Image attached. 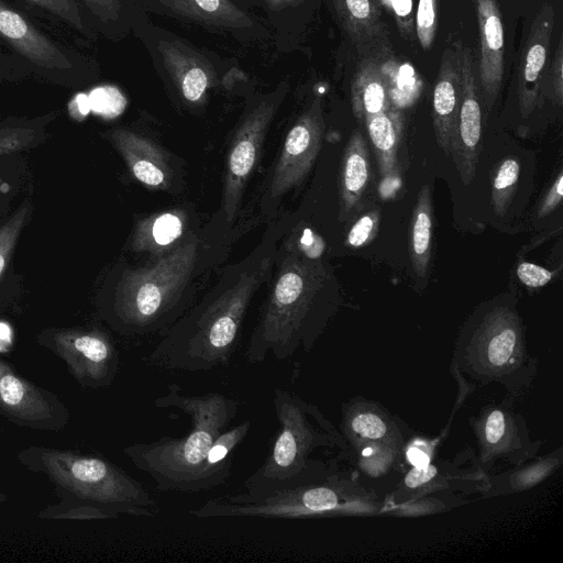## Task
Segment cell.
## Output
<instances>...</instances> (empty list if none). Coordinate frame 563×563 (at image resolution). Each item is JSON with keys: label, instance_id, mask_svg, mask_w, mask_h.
<instances>
[{"label": "cell", "instance_id": "1", "mask_svg": "<svg viewBox=\"0 0 563 563\" xmlns=\"http://www.w3.org/2000/svg\"><path fill=\"white\" fill-rule=\"evenodd\" d=\"M16 460L25 470L45 476L58 499L41 509L37 518L103 520L121 515L154 517L158 512L145 487L103 456L30 445L18 452Z\"/></svg>", "mask_w": 563, "mask_h": 563}, {"label": "cell", "instance_id": "2", "mask_svg": "<svg viewBox=\"0 0 563 563\" xmlns=\"http://www.w3.org/2000/svg\"><path fill=\"white\" fill-rule=\"evenodd\" d=\"M166 394L154 399L156 408H176L190 419L181 437H162L123 448L136 468L146 473L158 492L200 493L207 489L205 462L214 440L235 418L239 402L221 393L186 395L172 383Z\"/></svg>", "mask_w": 563, "mask_h": 563}, {"label": "cell", "instance_id": "3", "mask_svg": "<svg viewBox=\"0 0 563 563\" xmlns=\"http://www.w3.org/2000/svg\"><path fill=\"white\" fill-rule=\"evenodd\" d=\"M273 405L279 429L262 463L243 484L247 498L324 479V464L310 454L338 443V435L317 406L289 390L275 388Z\"/></svg>", "mask_w": 563, "mask_h": 563}, {"label": "cell", "instance_id": "4", "mask_svg": "<svg viewBox=\"0 0 563 563\" xmlns=\"http://www.w3.org/2000/svg\"><path fill=\"white\" fill-rule=\"evenodd\" d=\"M267 269L265 261L258 269L241 275L234 286L175 327L146 356V363L186 372H206L227 365L247 306Z\"/></svg>", "mask_w": 563, "mask_h": 563}, {"label": "cell", "instance_id": "5", "mask_svg": "<svg viewBox=\"0 0 563 563\" xmlns=\"http://www.w3.org/2000/svg\"><path fill=\"white\" fill-rule=\"evenodd\" d=\"M325 278L319 258H309L290 249L282 263L268 303L252 334L245 353L251 364L262 363L268 354L277 361L290 357L298 347L308 350L314 333L309 316L313 299Z\"/></svg>", "mask_w": 563, "mask_h": 563}, {"label": "cell", "instance_id": "6", "mask_svg": "<svg viewBox=\"0 0 563 563\" xmlns=\"http://www.w3.org/2000/svg\"><path fill=\"white\" fill-rule=\"evenodd\" d=\"M197 247L191 235L152 266L123 273L112 305L120 331L146 333L165 323L191 275Z\"/></svg>", "mask_w": 563, "mask_h": 563}, {"label": "cell", "instance_id": "7", "mask_svg": "<svg viewBox=\"0 0 563 563\" xmlns=\"http://www.w3.org/2000/svg\"><path fill=\"white\" fill-rule=\"evenodd\" d=\"M37 345L59 357L84 388L109 387L119 368V355L110 335L99 328H46Z\"/></svg>", "mask_w": 563, "mask_h": 563}, {"label": "cell", "instance_id": "8", "mask_svg": "<svg viewBox=\"0 0 563 563\" xmlns=\"http://www.w3.org/2000/svg\"><path fill=\"white\" fill-rule=\"evenodd\" d=\"M0 416L37 431L59 432L70 420L65 402L53 391L21 375L0 357Z\"/></svg>", "mask_w": 563, "mask_h": 563}, {"label": "cell", "instance_id": "9", "mask_svg": "<svg viewBox=\"0 0 563 563\" xmlns=\"http://www.w3.org/2000/svg\"><path fill=\"white\" fill-rule=\"evenodd\" d=\"M460 76V106L451 156L464 185L473 180L481 153L483 113L471 48L457 41L453 44Z\"/></svg>", "mask_w": 563, "mask_h": 563}, {"label": "cell", "instance_id": "10", "mask_svg": "<svg viewBox=\"0 0 563 563\" xmlns=\"http://www.w3.org/2000/svg\"><path fill=\"white\" fill-rule=\"evenodd\" d=\"M274 112L273 102H262L247 114L234 134L227 161L222 198L228 222L235 219L245 185L260 157Z\"/></svg>", "mask_w": 563, "mask_h": 563}, {"label": "cell", "instance_id": "11", "mask_svg": "<svg viewBox=\"0 0 563 563\" xmlns=\"http://www.w3.org/2000/svg\"><path fill=\"white\" fill-rule=\"evenodd\" d=\"M324 132L319 100L289 130L272 177L269 196L279 198L302 183L320 152Z\"/></svg>", "mask_w": 563, "mask_h": 563}, {"label": "cell", "instance_id": "12", "mask_svg": "<svg viewBox=\"0 0 563 563\" xmlns=\"http://www.w3.org/2000/svg\"><path fill=\"white\" fill-rule=\"evenodd\" d=\"M555 11L551 3H543L534 16L518 74L520 113L528 117L541 104V81L548 65Z\"/></svg>", "mask_w": 563, "mask_h": 563}, {"label": "cell", "instance_id": "13", "mask_svg": "<svg viewBox=\"0 0 563 563\" xmlns=\"http://www.w3.org/2000/svg\"><path fill=\"white\" fill-rule=\"evenodd\" d=\"M481 54L478 75L484 104L489 111L504 78L505 36L503 15L497 0H476Z\"/></svg>", "mask_w": 563, "mask_h": 563}, {"label": "cell", "instance_id": "14", "mask_svg": "<svg viewBox=\"0 0 563 563\" xmlns=\"http://www.w3.org/2000/svg\"><path fill=\"white\" fill-rule=\"evenodd\" d=\"M0 37L41 68L70 69L71 60L21 13L0 0Z\"/></svg>", "mask_w": 563, "mask_h": 563}, {"label": "cell", "instance_id": "15", "mask_svg": "<svg viewBox=\"0 0 563 563\" xmlns=\"http://www.w3.org/2000/svg\"><path fill=\"white\" fill-rule=\"evenodd\" d=\"M338 19L363 56L388 52V34L379 0H332Z\"/></svg>", "mask_w": 563, "mask_h": 563}, {"label": "cell", "instance_id": "16", "mask_svg": "<svg viewBox=\"0 0 563 563\" xmlns=\"http://www.w3.org/2000/svg\"><path fill=\"white\" fill-rule=\"evenodd\" d=\"M473 341L487 368L500 369L510 365L519 355L521 344L518 317L507 307L495 308L485 317Z\"/></svg>", "mask_w": 563, "mask_h": 563}, {"label": "cell", "instance_id": "17", "mask_svg": "<svg viewBox=\"0 0 563 563\" xmlns=\"http://www.w3.org/2000/svg\"><path fill=\"white\" fill-rule=\"evenodd\" d=\"M109 137L140 183L152 189L168 187L172 170L161 147L150 139L124 129L112 131Z\"/></svg>", "mask_w": 563, "mask_h": 563}, {"label": "cell", "instance_id": "18", "mask_svg": "<svg viewBox=\"0 0 563 563\" xmlns=\"http://www.w3.org/2000/svg\"><path fill=\"white\" fill-rule=\"evenodd\" d=\"M460 106V76L453 47L443 51L433 98L432 120L438 145L451 155Z\"/></svg>", "mask_w": 563, "mask_h": 563}, {"label": "cell", "instance_id": "19", "mask_svg": "<svg viewBox=\"0 0 563 563\" xmlns=\"http://www.w3.org/2000/svg\"><path fill=\"white\" fill-rule=\"evenodd\" d=\"M383 54L363 56L353 76L351 104L354 117L361 123L391 108L389 87L382 65Z\"/></svg>", "mask_w": 563, "mask_h": 563}, {"label": "cell", "instance_id": "20", "mask_svg": "<svg viewBox=\"0 0 563 563\" xmlns=\"http://www.w3.org/2000/svg\"><path fill=\"white\" fill-rule=\"evenodd\" d=\"M158 49L183 97L189 102L200 101L211 81L208 63L181 43L161 41Z\"/></svg>", "mask_w": 563, "mask_h": 563}, {"label": "cell", "instance_id": "21", "mask_svg": "<svg viewBox=\"0 0 563 563\" xmlns=\"http://www.w3.org/2000/svg\"><path fill=\"white\" fill-rule=\"evenodd\" d=\"M371 175L369 154L366 141L360 130H355L345 146L340 173V212L345 220L363 197Z\"/></svg>", "mask_w": 563, "mask_h": 563}, {"label": "cell", "instance_id": "22", "mask_svg": "<svg viewBox=\"0 0 563 563\" xmlns=\"http://www.w3.org/2000/svg\"><path fill=\"white\" fill-rule=\"evenodd\" d=\"M186 213L180 209L155 213L140 220L132 238V250L164 256L174 250L186 228Z\"/></svg>", "mask_w": 563, "mask_h": 563}, {"label": "cell", "instance_id": "23", "mask_svg": "<svg viewBox=\"0 0 563 563\" xmlns=\"http://www.w3.org/2000/svg\"><path fill=\"white\" fill-rule=\"evenodd\" d=\"M402 122L401 112L393 108L368 117L364 122L383 179L397 174Z\"/></svg>", "mask_w": 563, "mask_h": 563}, {"label": "cell", "instance_id": "24", "mask_svg": "<svg viewBox=\"0 0 563 563\" xmlns=\"http://www.w3.org/2000/svg\"><path fill=\"white\" fill-rule=\"evenodd\" d=\"M432 200L429 185H423L417 197L410 221L409 255L413 272L424 278L431 257Z\"/></svg>", "mask_w": 563, "mask_h": 563}, {"label": "cell", "instance_id": "25", "mask_svg": "<svg viewBox=\"0 0 563 563\" xmlns=\"http://www.w3.org/2000/svg\"><path fill=\"white\" fill-rule=\"evenodd\" d=\"M181 15L216 26H250V18L229 0H158Z\"/></svg>", "mask_w": 563, "mask_h": 563}, {"label": "cell", "instance_id": "26", "mask_svg": "<svg viewBox=\"0 0 563 563\" xmlns=\"http://www.w3.org/2000/svg\"><path fill=\"white\" fill-rule=\"evenodd\" d=\"M520 176V162L508 156L499 162L492 178V206L494 212L504 217L511 203Z\"/></svg>", "mask_w": 563, "mask_h": 563}, {"label": "cell", "instance_id": "27", "mask_svg": "<svg viewBox=\"0 0 563 563\" xmlns=\"http://www.w3.org/2000/svg\"><path fill=\"white\" fill-rule=\"evenodd\" d=\"M31 206L25 200L21 207L0 228V280L7 269L10 256L20 236V233L30 216Z\"/></svg>", "mask_w": 563, "mask_h": 563}, {"label": "cell", "instance_id": "28", "mask_svg": "<svg viewBox=\"0 0 563 563\" xmlns=\"http://www.w3.org/2000/svg\"><path fill=\"white\" fill-rule=\"evenodd\" d=\"M541 95L554 104L563 103V42L559 40L554 57L547 65L541 81Z\"/></svg>", "mask_w": 563, "mask_h": 563}, {"label": "cell", "instance_id": "29", "mask_svg": "<svg viewBox=\"0 0 563 563\" xmlns=\"http://www.w3.org/2000/svg\"><path fill=\"white\" fill-rule=\"evenodd\" d=\"M439 0H419L416 12V34L423 49L433 45L438 27Z\"/></svg>", "mask_w": 563, "mask_h": 563}, {"label": "cell", "instance_id": "30", "mask_svg": "<svg viewBox=\"0 0 563 563\" xmlns=\"http://www.w3.org/2000/svg\"><path fill=\"white\" fill-rule=\"evenodd\" d=\"M88 99L91 109L104 117L118 115L125 107L123 95L112 86H103L93 89Z\"/></svg>", "mask_w": 563, "mask_h": 563}, {"label": "cell", "instance_id": "31", "mask_svg": "<svg viewBox=\"0 0 563 563\" xmlns=\"http://www.w3.org/2000/svg\"><path fill=\"white\" fill-rule=\"evenodd\" d=\"M41 8L67 24L82 30V20L76 0H24Z\"/></svg>", "mask_w": 563, "mask_h": 563}, {"label": "cell", "instance_id": "32", "mask_svg": "<svg viewBox=\"0 0 563 563\" xmlns=\"http://www.w3.org/2000/svg\"><path fill=\"white\" fill-rule=\"evenodd\" d=\"M379 218V211L376 209L361 217L349 231L347 244L361 247L371 243L378 232Z\"/></svg>", "mask_w": 563, "mask_h": 563}, {"label": "cell", "instance_id": "33", "mask_svg": "<svg viewBox=\"0 0 563 563\" xmlns=\"http://www.w3.org/2000/svg\"><path fill=\"white\" fill-rule=\"evenodd\" d=\"M352 431L363 439L379 440L387 433L385 421L373 412H360L350 419Z\"/></svg>", "mask_w": 563, "mask_h": 563}, {"label": "cell", "instance_id": "34", "mask_svg": "<svg viewBox=\"0 0 563 563\" xmlns=\"http://www.w3.org/2000/svg\"><path fill=\"white\" fill-rule=\"evenodd\" d=\"M394 16L402 37L411 38L413 32L412 0H379Z\"/></svg>", "mask_w": 563, "mask_h": 563}, {"label": "cell", "instance_id": "35", "mask_svg": "<svg viewBox=\"0 0 563 563\" xmlns=\"http://www.w3.org/2000/svg\"><path fill=\"white\" fill-rule=\"evenodd\" d=\"M516 272L519 280L530 288L545 286L554 276L552 271L529 262H521Z\"/></svg>", "mask_w": 563, "mask_h": 563}, {"label": "cell", "instance_id": "36", "mask_svg": "<svg viewBox=\"0 0 563 563\" xmlns=\"http://www.w3.org/2000/svg\"><path fill=\"white\" fill-rule=\"evenodd\" d=\"M562 196L563 174L560 172L539 206L538 218H544L556 209L562 202Z\"/></svg>", "mask_w": 563, "mask_h": 563}, {"label": "cell", "instance_id": "37", "mask_svg": "<svg viewBox=\"0 0 563 563\" xmlns=\"http://www.w3.org/2000/svg\"><path fill=\"white\" fill-rule=\"evenodd\" d=\"M506 427L507 424L504 412L500 410L492 411L485 422V441L490 445H496L501 442L506 432Z\"/></svg>", "mask_w": 563, "mask_h": 563}, {"label": "cell", "instance_id": "38", "mask_svg": "<svg viewBox=\"0 0 563 563\" xmlns=\"http://www.w3.org/2000/svg\"><path fill=\"white\" fill-rule=\"evenodd\" d=\"M295 250L309 258H319L323 250V242L311 230H305V233L298 238Z\"/></svg>", "mask_w": 563, "mask_h": 563}, {"label": "cell", "instance_id": "39", "mask_svg": "<svg viewBox=\"0 0 563 563\" xmlns=\"http://www.w3.org/2000/svg\"><path fill=\"white\" fill-rule=\"evenodd\" d=\"M435 474L437 470L430 464L426 467H413L408 473L405 484L408 487L415 488L428 483Z\"/></svg>", "mask_w": 563, "mask_h": 563}, {"label": "cell", "instance_id": "40", "mask_svg": "<svg viewBox=\"0 0 563 563\" xmlns=\"http://www.w3.org/2000/svg\"><path fill=\"white\" fill-rule=\"evenodd\" d=\"M89 7L101 18H113L117 14L115 0H85Z\"/></svg>", "mask_w": 563, "mask_h": 563}, {"label": "cell", "instance_id": "41", "mask_svg": "<svg viewBox=\"0 0 563 563\" xmlns=\"http://www.w3.org/2000/svg\"><path fill=\"white\" fill-rule=\"evenodd\" d=\"M407 459L415 467H426L430 464L429 454L418 446L408 449Z\"/></svg>", "mask_w": 563, "mask_h": 563}, {"label": "cell", "instance_id": "42", "mask_svg": "<svg viewBox=\"0 0 563 563\" xmlns=\"http://www.w3.org/2000/svg\"><path fill=\"white\" fill-rule=\"evenodd\" d=\"M8 500V495L0 488V504H3Z\"/></svg>", "mask_w": 563, "mask_h": 563}, {"label": "cell", "instance_id": "43", "mask_svg": "<svg viewBox=\"0 0 563 563\" xmlns=\"http://www.w3.org/2000/svg\"><path fill=\"white\" fill-rule=\"evenodd\" d=\"M272 1L277 2V1H289V0H272Z\"/></svg>", "mask_w": 563, "mask_h": 563}, {"label": "cell", "instance_id": "44", "mask_svg": "<svg viewBox=\"0 0 563 563\" xmlns=\"http://www.w3.org/2000/svg\"><path fill=\"white\" fill-rule=\"evenodd\" d=\"M0 198H1V190H0Z\"/></svg>", "mask_w": 563, "mask_h": 563}]
</instances>
